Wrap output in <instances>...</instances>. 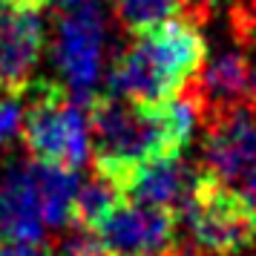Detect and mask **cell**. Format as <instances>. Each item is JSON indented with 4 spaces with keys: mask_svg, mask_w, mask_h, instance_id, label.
Segmentation results:
<instances>
[{
    "mask_svg": "<svg viewBox=\"0 0 256 256\" xmlns=\"http://www.w3.org/2000/svg\"><path fill=\"white\" fill-rule=\"evenodd\" d=\"M208 60V40L198 18H173L138 32L116 55L110 70V95L136 104H164L196 84Z\"/></svg>",
    "mask_w": 256,
    "mask_h": 256,
    "instance_id": "1",
    "label": "cell"
},
{
    "mask_svg": "<svg viewBox=\"0 0 256 256\" xmlns=\"http://www.w3.org/2000/svg\"><path fill=\"white\" fill-rule=\"evenodd\" d=\"M92 162L95 173L116 178L118 184L136 167L164 152H178L170 144L158 104H136L106 92L92 98Z\"/></svg>",
    "mask_w": 256,
    "mask_h": 256,
    "instance_id": "2",
    "label": "cell"
},
{
    "mask_svg": "<svg viewBox=\"0 0 256 256\" xmlns=\"http://www.w3.org/2000/svg\"><path fill=\"white\" fill-rule=\"evenodd\" d=\"M90 104L75 98L66 86L38 84L24 116V144L29 156L66 170L84 167L92 156Z\"/></svg>",
    "mask_w": 256,
    "mask_h": 256,
    "instance_id": "3",
    "label": "cell"
},
{
    "mask_svg": "<svg viewBox=\"0 0 256 256\" xmlns=\"http://www.w3.org/2000/svg\"><path fill=\"white\" fill-rule=\"evenodd\" d=\"M178 222L196 256H236L256 242V210L204 173L190 202L178 210Z\"/></svg>",
    "mask_w": 256,
    "mask_h": 256,
    "instance_id": "4",
    "label": "cell"
},
{
    "mask_svg": "<svg viewBox=\"0 0 256 256\" xmlns=\"http://www.w3.org/2000/svg\"><path fill=\"white\" fill-rule=\"evenodd\" d=\"M204 121L208 136L202 144V173L256 210V106L244 101Z\"/></svg>",
    "mask_w": 256,
    "mask_h": 256,
    "instance_id": "5",
    "label": "cell"
},
{
    "mask_svg": "<svg viewBox=\"0 0 256 256\" xmlns=\"http://www.w3.org/2000/svg\"><path fill=\"white\" fill-rule=\"evenodd\" d=\"M106 40V14L98 0H84L72 9H64V18L55 26V70L64 78V86L86 104L95 98V86L104 72Z\"/></svg>",
    "mask_w": 256,
    "mask_h": 256,
    "instance_id": "6",
    "label": "cell"
},
{
    "mask_svg": "<svg viewBox=\"0 0 256 256\" xmlns=\"http://www.w3.org/2000/svg\"><path fill=\"white\" fill-rule=\"evenodd\" d=\"M176 213L124 198L92 233L106 256H167L176 254Z\"/></svg>",
    "mask_w": 256,
    "mask_h": 256,
    "instance_id": "7",
    "label": "cell"
},
{
    "mask_svg": "<svg viewBox=\"0 0 256 256\" xmlns=\"http://www.w3.org/2000/svg\"><path fill=\"white\" fill-rule=\"evenodd\" d=\"M198 176H202V170H196L182 152H164V156H156L141 167H136L121 182V193L127 202L170 210L178 216V210L190 202L193 190H196Z\"/></svg>",
    "mask_w": 256,
    "mask_h": 256,
    "instance_id": "8",
    "label": "cell"
},
{
    "mask_svg": "<svg viewBox=\"0 0 256 256\" xmlns=\"http://www.w3.org/2000/svg\"><path fill=\"white\" fill-rule=\"evenodd\" d=\"M38 162H14L0 170V236L40 242L46 233Z\"/></svg>",
    "mask_w": 256,
    "mask_h": 256,
    "instance_id": "9",
    "label": "cell"
},
{
    "mask_svg": "<svg viewBox=\"0 0 256 256\" xmlns=\"http://www.w3.org/2000/svg\"><path fill=\"white\" fill-rule=\"evenodd\" d=\"M44 20L35 9L0 6V92H24L44 55Z\"/></svg>",
    "mask_w": 256,
    "mask_h": 256,
    "instance_id": "10",
    "label": "cell"
},
{
    "mask_svg": "<svg viewBox=\"0 0 256 256\" xmlns=\"http://www.w3.org/2000/svg\"><path fill=\"white\" fill-rule=\"evenodd\" d=\"M248 72L250 64L239 49H222L216 58L204 60L196 84L190 86L204 110V118L248 101Z\"/></svg>",
    "mask_w": 256,
    "mask_h": 256,
    "instance_id": "11",
    "label": "cell"
},
{
    "mask_svg": "<svg viewBox=\"0 0 256 256\" xmlns=\"http://www.w3.org/2000/svg\"><path fill=\"white\" fill-rule=\"evenodd\" d=\"M116 20L130 32H147L173 18L187 14L193 0H110Z\"/></svg>",
    "mask_w": 256,
    "mask_h": 256,
    "instance_id": "12",
    "label": "cell"
},
{
    "mask_svg": "<svg viewBox=\"0 0 256 256\" xmlns=\"http://www.w3.org/2000/svg\"><path fill=\"white\" fill-rule=\"evenodd\" d=\"M121 202H124L121 184L104 173H95L90 182H84L78 187V196H75V222L81 228L92 230L95 224L104 222Z\"/></svg>",
    "mask_w": 256,
    "mask_h": 256,
    "instance_id": "13",
    "label": "cell"
},
{
    "mask_svg": "<svg viewBox=\"0 0 256 256\" xmlns=\"http://www.w3.org/2000/svg\"><path fill=\"white\" fill-rule=\"evenodd\" d=\"M26 101L20 92H0V156L14 144L24 130Z\"/></svg>",
    "mask_w": 256,
    "mask_h": 256,
    "instance_id": "14",
    "label": "cell"
},
{
    "mask_svg": "<svg viewBox=\"0 0 256 256\" xmlns=\"http://www.w3.org/2000/svg\"><path fill=\"white\" fill-rule=\"evenodd\" d=\"M0 256H55V254L44 242H26V239L0 236Z\"/></svg>",
    "mask_w": 256,
    "mask_h": 256,
    "instance_id": "15",
    "label": "cell"
},
{
    "mask_svg": "<svg viewBox=\"0 0 256 256\" xmlns=\"http://www.w3.org/2000/svg\"><path fill=\"white\" fill-rule=\"evenodd\" d=\"M236 24L244 35H254L256 32V0H242L239 3V12H236Z\"/></svg>",
    "mask_w": 256,
    "mask_h": 256,
    "instance_id": "16",
    "label": "cell"
},
{
    "mask_svg": "<svg viewBox=\"0 0 256 256\" xmlns=\"http://www.w3.org/2000/svg\"><path fill=\"white\" fill-rule=\"evenodd\" d=\"M46 3L49 0H0V6L6 9H35V12H40Z\"/></svg>",
    "mask_w": 256,
    "mask_h": 256,
    "instance_id": "17",
    "label": "cell"
},
{
    "mask_svg": "<svg viewBox=\"0 0 256 256\" xmlns=\"http://www.w3.org/2000/svg\"><path fill=\"white\" fill-rule=\"evenodd\" d=\"M248 104L256 106V58L250 60V72H248Z\"/></svg>",
    "mask_w": 256,
    "mask_h": 256,
    "instance_id": "18",
    "label": "cell"
},
{
    "mask_svg": "<svg viewBox=\"0 0 256 256\" xmlns=\"http://www.w3.org/2000/svg\"><path fill=\"white\" fill-rule=\"evenodd\" d=\"M202 3H204V6H213V3H216V0H202Z\"/></svg>",
    "mask_w": 256,
    "mask_h": 256,
    "instance_id": "19",
    "label": "cell"
}]
</instances>
